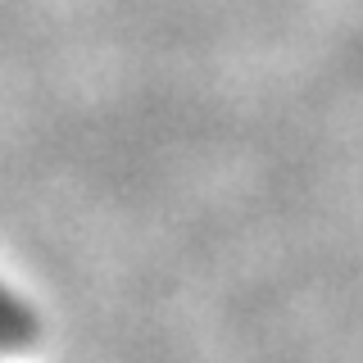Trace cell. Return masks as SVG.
Here are the masks:
<instances>
[{
  "label": "cell",
  "instance_id": "cell-1",
  "mask_svg": "<svg viewBox=\"0 0 363 363\" xmlns=\"http://www.w3.org/2000/svg\"><path fill=\"white\" fill-rule=\"evenodd\" d=\"M28 340H32V313H28V304H23L9 286H0V354L28 345Z\"/></svg>",
  "mask_w": 363,
  "mask_h": 363
}]
</instances>
